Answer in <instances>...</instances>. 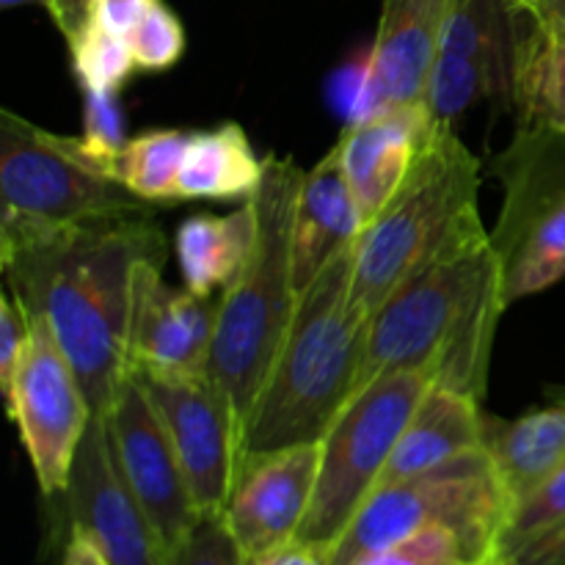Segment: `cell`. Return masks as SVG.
<instances>
[{
  "mask_svg": "<svg viewBox=\"0 0 565 565\" xmlns=\"http://www.w3.org/2000/svg\"><path fill=\"white\" fill-rule=\"evenodd\" d=\"M99 419L121 480L169 550L196 524L202 511L193 502L180 458L141 375L130 370L114 406Z\"/></svg>",
  "mask_w": 565,
  "mask_h": 565,
  "instance_id": "7c38bea8",
  "label": "cell"
},
{
  "mask_svg": "<svg viewBox=\"0 0 565 565\" xmlns=\"http://www.w3.org/2000/svg\"><path fill=\"white\" fill-rule=\"evenodd\" d=\"M163 235L143 218L42 224L0 218L6 287L53 329L94 417H105L130 375L132 290L138 265L163 259Z\"/></svg>",
  "mask_w": 565,
  "mask_h": 565,
  "instance_id": "6da1fadb",
  "label": "cell"
},
{
  "mask_svg": "<svg viewBox=\"0 0 565 565\" xmlns=\"http://www.w3.org/2000/svg\"><path fill=\"white\" fill-rule=\"evenodd\" d=\"M248 557L224 513H202L191 530L166 550V565H246Z\"/></svg>",
  "mask_w": 565,
  "mask_h": 565,
  "instance_id": "f546056e",
  "label": "cell"
},
{
  "mask_svg": "<svg viewBox=\"0 0 565 565\" xmlns=\"http://www.w3.org/2000/svg\"><path fill=\"white\" fill-rule=\"evenodd\" d=\"M511 508L494 458L480 447L430 472L375 489L331 550V565H353L423 530H452L500 555Z\"/></svg>",
  "mask_w": 565,
  "mask_h": 565,
  "instance_id": "8992f818",
  "label": "cell"
},
{
  "mask_svg": "<svg viewBox=\"0 0 565 565\" xmlns=\"http://www.w3.org/2000/svg\"><path fill=\"white\" fill-rule=\"evenodd\" d=\"M246 565H331V550L309 544V541L292 539L287 544L274 546V550L252 555Z\"/></svg>",
  "mask_w": 565,
  "mask_h": 565,
  "instance_id": "d6a6232c",
  "label": "cell"
},
{
  "mask_svg": "<svg viewBox=\"0 0 565 565\" xmlns=\"http://www.w3.org/2000/svg\"><path fill=\"white\" fill-rule=\"evenodd\" d=\"M364 218L356 207L337 143L303 171L292 224V281L303 292L340 254L351 252Z\"/></svg>",
  "mask_w": 565,
  "mask_h": 565,
  "instance_id": "ac0fdd59",
  "label": "cell"
},
{
  "mask_svg": "<svg viewBox=\"0 0 565 565\" xmlns=\"http://www.w3.org/2000/svg\"><path fill=\"white\" fill-rule=\"evenodd\" d=\"M486 419L483 403L430 386L397 439L379 489L486 447Z\"/></svg>",
  "mask_w": 565,
  "mask_h": 565,
  "instance_id": "d6986e66",
  "label": "cell"
},
{
  "mask_svg": "<svg viewBox=\"0 0 565 565\" xmlns=\"http://www.w3.org/2000/svg\"><path fill=\"white\" fill-rule=\"evenodd\" d=\"M61 565H110V563L86 533H81L77 527H70V533H66L64 555H61Z\"/></svg>",
  "mask_w": 565,
  "mask_h": 565,
  "instance_id": "8d00e7d4",
  "label": "cell"
},
{
  "mask_svg": "<svg viewBox=\"0 0 565 565\" xmlns=\"http://www.w3.org/2000/svg\"><path fill=\"white\" fill-rule=\"evenodd\" d=\"M263 174L265 158H257L246 130L237 121H221L207 130L191 132L177 196L180 202H248L263 182Z\"/></svg>",
  "mask_w": 565,
  "mask_h": 565,
  "instance_id": "7402d4cb",
  "label": "cell"
},
{
  "mask_svg": "<svg viewBox=\"0 0 565 565\" xmlns=\"http://www.w3.org/2000/svg\"><path fill=\"white\" fill-rule=\"evenodd\" d=\"M70 53L81 88L119 92L138 70L127 36L108 31L94 20L75 42H70Z\"/></svg>",
  "mask_w": 565,
  "mask_h": 565,
  "instance_id": "484cf974",
  "label": "cell"
},
{
  "mask_svg": "<svg viewBox=\"0 0 565 565\" xmlns=\"http://www.w3.org/2000/svg\"><path fill=\"white\" fill-rule=\"evenodd\" d=\"M47 11L66 44L75 42L94 20V0H47Z\"/></svg>",
  "mask_w": 565,
  "mask_h": 565,
  "instance_id": "d590c367",
  "label": "cell"
},
{
  "mask_svg": "<svg viewBox=\"0 0 565 565\" xmlns=\"http://www.w3.org/2000/svg\"><path fill=\"white\" fill-rule=\"evenodd\" d=\"M519 3H524V6H535V0H519Z\"/></svg>",
  "mask_w": 565,
  "mask_h": 565,
  "instance_id": "60d3db41",
  "label": "cell"
},
{
  "mask_svg": "<svg viewBox=\"0 0 565 565\" xmlns=\"http://www.w3.org/2000/svg\"><path fill=\"white\" fill-rule=\"evenodd\" d=\"M351 287L353 248L298 292L279 356L241 434V456L320 441L359 392L370 320Z\"/></svg>",
  "mask_w": 565,
  "mask_h": 565,
  "instance_id": "3957f363",
  "label": "cell"
},
{
  "mask_svg": "<svg viewBox=\"0 0 565 565\" xmlns=\"http://www.w3.org/2000/svg\"><path fill=\"white\" fill-rule=\"evenodd\" d=\"M83 92V136L81 143L99 166L110 174L116 154L125 147V121H121L119 92ZM114 177V174H110Z\"/></svg>",
  "mask_w": 565,
  "mask_h": 565,
  "instance_id": "4dcf8cb0",
  "label": "cell"
},
{
  "mask_svg": "<svg viewBox=\"0 0 565 565\" xmlns=\"http://www.w3.org/2000/svg\"><path fill=\"white\" fill-rule=\"evenodd\" d=\"M320 441L237 458L224 516L246 557L298 539L312 505Z\"/></svg>",
  "mask_w": 565,
  "mask_h": 565,
  "instance_id": "5bb4252c",
  "label": "cell"
},
{
  "mask_svg": "<svg viewBox=\"0 0 565 565\" xmlns=\"http://www.w3.org/2000/svg\"><path fill=\"white\" fill-rule=\"evenodd\" d=\"M353 565H500V555L480 550L452 530H423Z\"/></svg>",
  "mask_w": 565,
  "mask_h": 565,
  "instance_id": "4316f807",
  "label": "cell"
},
{
  "mask_svg": "<svg viewBox=\"0 0 565 565\" xmlns=\"http://www.w3.org/2000/svg\"><path fill=\"white\" fill-rule=\"evenodd\" d=\"M452 0H384L367 53L370 81L381 110L423 103L425 81L439 53Z\"/></svg>",
  "mask_w": 565,
  "mask_h": 565,
  "instance_id": "e0dca14e",
  "label": "cell"
},
{
  "mask_svg": "<svg viewBox=\"0 0 565 565\" xmlns=\"http://www.w3.org/2000/svg\"><path fill=\"white\" fill-rule=\"evenodd\" d=\"M6 414L20 428L42 494L64 497L94 412L53 329L39 318H31V342Z\"/></svg>",
  "mask_w": 565,
  "mask_h": 565,
  "instance_id": "30bf717a",
  "label": "cell"
},
{
  "mask_svg": "<svg viewBox=\"0 0 565 565\" xmlns=\"http://www.w3.org/2000/svg\"><path fill=\"white\" fill-rule=\"evenodd\" d=\"M480 177V160L456 127L436 121L397 191L353 243L351 292L364 318H373L408 276L486 232Z\"/></svg>",
  "mask_w": 565,
  "mask_h": 565,
  "instance_id": "5b68a950",
  "label": "cell"
},
{
  "mask_svg": "<svg viewBox=\"0 0 565 565\" xmlns=\"http://www.w3.org/2000/svg\"><path fill=\"white\" fill-rule=\"evenodd\" d=\"M66 524L86 533L110 565H166V544L121 480L105 423L92 419L64 491Z\"/></svg>",
  "mask_w": 565,
  "mask_h": 565,
  "instance_id": "4fadbf2b",
  "label": "cell"
},
{
  "mask_svg": "<svg viewBox=\"0 0 565 565\" xmlns=\"http://www.w3.org/2000/svg\"><path fill=\"white\" fill-rule=\"evenodd\" d=\"M163 259L138 265L127 356L136 373L207 370L218 323V301L174 290L163 281Z\"/></svg>",
  "mask_w": 565,
  "mask_h": 565,
  "instance_id": "9a60e30c",
  "label": "cell"
},
{
  "mask_svg": "<svg viewBox=\"0 0 565 565\" xmlns=\"http://www.w3.org/2000/svg\"><path fill=\"white\" fill-rule=\"evenodd\" d=\"M434 125L425 105L412 103L381 110L373 119L342 130L337 152L364 224L390 202Z\"/></svg>",
  "mask_w": 565,
  "mask_h": 565,
  "instance_id": "2e32d148",
  "label": "cell"
},
{
  "mask_svg": "<svg viewBox=\"0 0 565 565\" xmlns=\"http://www.w3.org/2000/svg\"><path fill=\"white\" fill-rule=\"evenodd\" d=\"M3 9H20V6H44L47 9V0H0Z\"/></svg>",
  "mask_w": 565,
  "mask_h": 565,
  "instance_id": "f35d334b",
  "label": "cell"
},
{
  "mask_svg": "<svg viewBox=\"0 0 565 565\" xmlns=\"http://www.w3.org/2000/svg\"><path fill=\"white\" fill-rule=\"evenodd\" d=\"M552 401L513 423L486 419V450L513 505L565 467V397Z\"/></svg>",
  "mask_w": 565,
  "mask_h": 565,
  "instance_id": "ffe728a7",
  "label": "cell"
},
{
  "mask_svg": "<svg viewBox=\"0 0 565 565\" xmlns=\"http://www.w3.org/2000/svg\"><path fill=\"white\" fill-rule=\"evenodd\" d=\"M138 375L163 419L196 508L224 513L241 458V428L226 392L207 370Z\"/></svg>",
  "mask_w": 565,
  "mask_h": 565,
  "instance_id": "8fae6325",
  "label": "cell"
},
{
  "mask_svg": "<svg viewBox=\"0 0 565 565\" xmlns=\"http://www.w3.org/2000/svg\"><path fill=\"white\" fill-rule=\"evenodd\" d=\"M491 94L511 99V70L483 58L436 53L423 92V105L434 121L456 125L463 110Z\"/></svg>",
  "mask_w": 565,
  "mask_h": 565,
  "instance_id": "d4e9b609",
  "label": "cell"
},
{
  "mask_svg": "<svg viewBox=\"0 0 565 565\" xmlns=\"http://www.w3.org/2000/svg\"><path fill=\"white\" fill-rule=\"evenodd\" d=\"M550 395H552V397H565V386H557V390H552Z\"/></svg>",
  "mask_w": 565,
  "mask_h": 565,
  "instance_id": "ab89813d",
  "label": "cell"
},
{
  "mask_svg": "<svg viewBox=\"0 0 565 565\" xmlns=\"http://www.w3.org/2000/svg\"><path fill=\"white\" fill-rule=\"evenodd\" d=\"M301 182L303 169L296 160L265 154L263 182L248 199L257 215L254 248L218 298L207 373L230 397L241 434L298 307L292 224Z\"/></svg>",
  "mask_w": 565,
  "mask_h": 565,
  "instance_id": "277c9868",
  "label": "cell"
},
{
  "mask_svg": "<svg viewBox=\"0 0 565 565\" xmlns=\"http://www.w3.org/2000/svg\"><path fill=\"white\" fill-rule=\"evenodd\" d=\"M28 342H31V318L17 301L14 292L6 287L3 301H0V392H3V403H9L14 395Z\"/></svg>",
  "mask_w": 565,
  "mask_h": 565,
  "instance_id": "1f68e13d",
  "label": "cell"
},
{
  "mask_svg": "<svg viewBox=\"0 0 565 565\" xmlns=\"http://www.w3.org/2000/svg\"><path fill=\"white\" fill-rule=\"evenodd\" d=\"M143 215H152V204L110 177L81 138L0 110V218L88 224Z\"/></svg>",
  "mask_w": 565,
  "mask_h": 565,
  "instance_id": "9c48e42d",
  "label": "cell"
},
{
  "mask_svg": "<svg viewBox=\"0 0 565 565\" xmlns=\"http://www.w3.org/2000/svg\"><path fill=\"white\" fill-rule=\"evenodd\" d=\"M132 58L141 72H166L185 53V28L166 3L154 0L138 25L127 33Z\"/></svg>",
  "mask_w": 565,
  "mask_h": 565,
  "instance_id": "f1b7e54d",
  "label": "cell"
},
{
  "mask_svg": "<svg viewBox=\"0 0 565 565\" xmlns=\"http://www.w3.org/2000/svg\"><path fill=\"white\" fill-rule=\"evenodd\" d=\"M535 14L565 31V0H535Z\"/></svg>",
  "mask_w": 565,
  "mask_h": 565,
  "instance_id": "74e56055",
  "label": "cell"
},
{
  "mask_svg": "<svg viewBox=\"0 0 565 565\" xmlns=\"http://www.w3.org/2000/svg\"><path fill=\"white\" fill-rule=\"evenodd\" d=\"M191 132L166 127V130H147L130 138L116 154L110 174L149 204L180 202L182 160H185Z\"/></svg>",
  "mask_w": 565,
  "mask_h": 565,
  "instance_id": "cb8c5ba5",
  "label": "cell"
},
{
  "mask_svg": "<svg viewBox=\"0 0 565 565\" xmlns=\"http://www.w3.org/2000/svg\"><path fill=\"white\" fill-rule=\"evenodd\" d=\"M508 307L489 232L467 237L408 276L370 318L362 386L392 370H419L434 386L483 403Z\"/></svg>",
  "mask_w": 565,
  "mask_h": 565,
  "instance_id": "7a4b0ae2",
  "label": "cell"
},
{
  "mask_svg": "<svg viewBox=\"0 0 565 565\" xmlns=\"http://www.w3.org/2000/svg\"><path fill=\"white\" fill-rule=\"evenodd\" d=\"M508 103L519 125L565 136V31L541 20L533 6L519 25Z\"/></svg>",
  "mask_w": 565,
  "mask_h": 565,
  "instance_id": "44dd1931",
  "label": "cell"
},
{
  "mask_svg": "<svg viewBox=\"0 0 565 565\" xmlns=\"http://www.w3.org/2000/svg\"><path fill=\"white\" fill-rule=\"evenodd\" d=\"M430 386L419 370H392L351 397L320 439L318 486L298 539L334 550L379 489L397 439Z\"/></svg>",
  "mask_w": 565,
  "mask_h": 565,
  "instance_id": "52a82bcc",
  "label": "cell"
},
{
  "mask_svg": "<svg viewBox=\"0 0 565 565\" xmlns=\"http://www.w3.org/2000/svg\"><path fill=\"white\" fill-rule=\"evenodd\" d=\"M152 3L154 0H94V22L127 36Z\"/></svg>",
  "mask_w": 565,
  "mask_h": 565,
  "instance_id": "836d02e7",
  "label": "cell"
},
{
  "mask_svg": "<svg viewBox=\"0 0 565 565\" xmlns=\"http://www.w3.org/2000/svg\"><path fill=\"white\" fill-rule=\"evenodd\" d=\"M563 522H565V467L511 508L505 533H502L500 557H511L513 552L524 550V546L533 544V541L544 539L546 533L561 527Z\"/></svg>",
  "mask_w": 565,
  "mask_h": 565,
  "instance_id": "83f0119b",
  "label": "cell"
},
{
  "mask_svg": "<svg viewBox=\"0 0 565 565\" xmlns=\"http://www.w3.org/2000/svg\"><path fill=\"white\" fill-rule=\"evenodd\" d=\"M500 565H565V522L511 557H500Z\"/></svg>",
  "mask_w": 565,
  "mask_h": 565,
  "instance_id": "e575fe53",
  "label": "cell"
},
{
  "mask_svg": "<svg viewBox=\"0 0 565 565\" xmlns=\"http://www.w3.org/2000/svg\"><path fill=\"white\" fill-rule=\"evenodd\" d=\"M491 171L502 207L489 237L508 303H516L565 279V136L519 125Z\"/></svg>",
  "mask_w": 565,
  "mask_h": 565,
  "instance_id": "ba28073f",
  "label": "cell"
},
{
  "mask_svg": "<svg viewBox=\"0 0 565 565\" xmlns=\"http://www.w3.org/2000/svg\"><path fill=\"white\" fill-rule=\"evenodd\" d=\"M257 237V215L252 204L230 215H191L177 230V259L182 281L193 296L210 298L224 290L248 259Z\"/></svg>",
  "mask_w": 565,
  "mask_h": 565,
  "instance_id": "603a6c76",
  "label": "cell"
}]
</instances>
